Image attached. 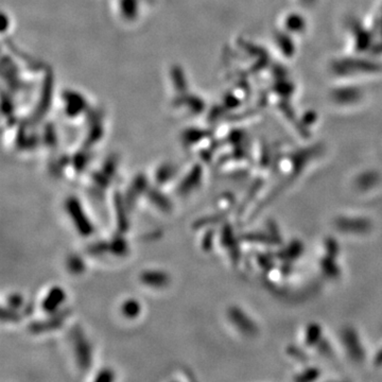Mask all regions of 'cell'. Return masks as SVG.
Segmentation results:
<instances>
[{"label": "cell", "mask_w": 382, "mask_h": 382, "mask_svg": "<svg viewBox=\"0 0 382 382\" xmlns=\"http://www.w3.org/2000/svg\"><path fill=\"white\" fill-rule=\"evenodd\" d=\"M288 353H289L292 357L296 358L297 360H299V361H306V360H307V358H306L305 354L302 353L301 351L297 350V348H295V347H290L289 350H288Z\"/></svg>", "instance_id": "4316f807"}, {"label": "cell", "mask_w": 382, "mask_h": 382, "mask_svg": "<svg viewBox=\"0 0 382 382\" xmlns=\"http://www.w3.org/2000/svg\"><path fill=\"white\" fill-rule=\"evenodd\" d=\"M320 376V370L318 368H308L304 373L295 377V380L301 381V382H308L318 379Z\"/></svg>", "instance_id": "44dd1931"}, {"label": "cell", "mask_w": 382, "mask_h": 382, "mask_svg": "<svg viewBox=\"0 0 382 382\" xmlns=\"http://www.w3.org/2000/svg\"><path fill=\"white\" fill-rule=\"evenodd\" d=\"M342 341L346 352L356 362H361L364 359L363 347L359 340L357 332L353 328H345L342 332Z\"/></svg>", "instance_id": "277c9868"}, {"label": "cell", "mask_w": 382, "mask_h": 382, "mask_svg": "<svg viewBox=\"0 0 382 382\" xmlns=\"http://www.w3.org/2000/svg\"><path fill=\"white\" fill-rule=\"evenodd\" d=\"M241 240L244 241H249V242H256V243H263V244H269V245H275L274 240L272 239L271 236H268L261 233H249L245 234L241 237Z\"/></svg>", "instance_id": "ac0fdd59"}, {"label": "cell", "mask_w": 382, "mask_h": 382, "mask_svg": "<svg viewBox=\"0 0 382 382\" xmlns=\"http://www.w3.org/2000/svg\"><path fill=\"white\" fill-rule=\"evenodd\" d=\"M260 189V187L259 186H255V187H252L251 188V194L252 195H256L257 193H258V190H259ZM252 199V197H249V198H246L245 200H244V202H243V206H245L246 205V203H248V202L250 201Z\"/></svg>", "instance_id": "f1b7e54d"}, {"label": "cell", "mask_w": 382, "mask_h": 382, "mask_svg": "<svg viewBox=\"0 0 382 382\" xmlns=\"http://www.w3.org/2000/svg\"><path fill=\"white\" fill-rule=\"evenodd\" d=\"M221 241H222V244L224 245V248H226V249L230 250V252L232 254L233 261H235V262L237 261L239 259V256H240L239 246H238V242L236 241L233 228H232L231 225H228V224L224 225V227L222 230Z\"/></svg>", "instance_id": "ba28073f"}, {"label": "cell", "mask_w": 382, "mask_h": 382, "mask_svg": "<svg viewBox=\"0 0 382 382\" xmlns=\"http://www.w3.org/2000/svg\"><path fill=\"white\" fill-rule=\"evenodd\" d=\"M140 283L149 288L154 289H162L169 285L170 277L164 271H159V270H147L143 271L140 276Z\"/></svg>", "instance_id": "5b68a950"}, {"label": "cell", "mask_w": 382, "mask_h": 382, "mask_svg": "<svg viewBox=\"0 0 382 382\" xmlns=\"http://www.w3.org/2000/svg\"><path fill=\"white\" fill-rule=\"evenodd\" d=\"M322 340V329L318 324L310 325L306 331V344L308 346L317 345Z\"/></svg>", "instance_id": "e0dca14e"}, {"label": "cell", "mask_w": 382, "mask_h": 382, "mask_svg": "<svg viewBox=\"0 0 382 382\" xmlns=\"http://www.w3.org/2000/svg\"><path fill=\"white\" fill-rule=\"evenodd\" d=\"M141 311V306L139 304V301L134 299V298H129L122 302L121 305V312L123 314V317H126L127 319H135L137 318Z\"/></svg>", "instance_id": "4fadbf2b"}, {"label": "cell", "mask_w": 382, "mask_h": 382, "mask_svg": "<svg viewBox=\"0 0 382 382\" xmlns=\"http://www.w3.org/2000/svg\"><path fill=\"white\" fill-rule=\"evenodd\" d=\"M200 181H201V174H200L199 169H194V171L185 177L184 181L177 188L178 193L183 196L190 194L191 191H194L197 188V186L200 184Z\"/></svg>", "instance_id": "7c38bea8"}, {"label": "cell", "mask_w": 382, "mask_h": 382, "mask_svg": "<svg viewBox=\"0 0 382 382\" xmlns=\"http://www.w3.org/2000/svg\"><path fill=\"white\" fill-rule=\"evenodd\" d=\"M71 341L73 353L79 367L82 370H87L92 364V347L87 341L83 331L74 327L71 333Z\"/></svg>", "instance_id": "7a4b0ae2"}, {"label": "cell", "mask_w": 382, "mask_h": 382, "mask_svg": "<svg viewBox=\"0 0 382 382\" xmlns=\"http://www.w3.org/2000/svg\"><path fill=\"white\" fill-rule=\"evenodd\" d=\"M335 226L339 231L346 233H366L372 227V224L365 219L356 218H340L335 221Z\"/></svg>", "instance_id": "52a82bcc"}, {"label": "cell", "mask_w": 382, "mask_h": 382, "mask_svg": "<svg viewBox=\"0 0 382 382\" xmlns=\"http://www.w3.org/2000/svg\"><path fill=\"white\" fill-rule=\"evenodd\" d=\"M65 299L66 294L64 290L61 287H53L42 301V309L48 314H53L59 310Z\"/></svg>", "instance_id": "8992f818"}, {"label": "cell", "mask_w": 382, "mask_h": 382, "mask_svg": "<svg viewBox=\"0 0 382 382\" xmlns=\"http://www.w3.org/2000/svg\"><path fill=\"white\" fill-rule=\"evenodd\" d=\"M282 272L284 275H289L292 272V265L291 262L285 261V263L282 265Z\"/></svg>", "instance_id": "83f0119b"}, {"label": "cell", "mask_w": 382, "mask_h": 382, "mask_svg": "<svg viewBox=\"0 0 382 382\" xmlns=\"http://www.w3.org/2000/svg\"><path fill=\"white\" fill-rule=\"evenodd\" d=\"M108 249L110 250V252L115 254L116 256H122L127 254L128 252V244L126 242V240L123 239L122 237H115L113 239V241H111L109 244H108Z\"/></svg>", "instance_id": "d6986e66"}, {"label": "cell", "mask_w": 382, "mask_h": 382, "mask_svg": "<svg viewBox=\"0 0 382 382\" xmlns=\"http://www.w3.org/2000/svg\"><path fill=\"white\" fill-rule=\"evenodd\" d=\"M127 203L126 201L123 200L120 194L116 193L115 194V210H116V215H117V222H118V226L120 228V232H126L127 228H129V221L127 219Z\"/></svg>", "instance_id": "30bf717a"}, {"label": "cell", "mask_w": 382, "mask_h": 382, "mask_svg": "<svg viewBox=\"0 0 382 382\" xmlns=\"http://www.w3.org/2000/svg\"><path fill=\"white\" fill-rule=\"evenodd\" d=\"M67 269H68L69 273L73 275H80L85 271V264L82 260L81 257L71 255L67 259Z\"/></svg>", "instance_id": "2e32d148"}, {"label": "cell", "mask_w": 382, "mask_h": 382, "mask_svg": "<svg viewBox=\"0 0 382 382\" xmlns=\"http://www.w3.org/2000/svg\"><path fill=\"white\" fill-rule=\"evenodd\" d=\"M114 379H115V374L113 373V370L107 369V368L100 370L97 377L95 378L96 381H113Z\"/></svg>", "instance_id": "d4e9b609"}, {"label": "cell", "mask_w": 382, "mask_h": 382, "mask_svg": "<svg viewBox=\"0 0 382 382\" xmlns=\"http://www.w3.org/2000/svg\"><path fill=\"white\" fill-rule=\"evenodd\" d=\"M376 364H378V365L382 364V350L378 353V355L376 357Z\"/></svg>", "instance_id": "f546056e"}, {"label": "cell", "mask_w": 382, "mask_h": 382, "mask_svg": "<svg viewBox=\"0 0 382 382\" xmlns=\"http://www.w3.org/2000/svg\"><path fill=\"white\" fill-rule=\"evenodd\" d=\"M148 197L150 199V201L152 202V203L163 211H169L171 210V202L168 200V198L162 194L161 191L156 190V189H152L150 190L148 193Z\"/></svg>", "instance_id": "5bb4252c"}, {"label": "cell", "mask_w": 382, "mask_h": 382, "mask_svg": "<svg viewBox=\"0 0 382 382\" xmlns=\"http://www.w3.org/2000/svg\"><path fill=\"white\" fill-rule=\"evenodd\" d=\"M213 231H209L205 234L204 238H203V242H202V246H203V249L206 250V251H209L211 249V245H212V241H213Z\"/></svg>", "instance_id": "484cf974"}, {"label": "cell", "mask_w": 382, "mask_h": 382, "mask_svg": "<svg viewBox=\"0 0 382 382\" xmlns=\"http://www.w3.org/2000/svg\"><path fill=\"white\" fill-rule=\"evenodd\" d=\"M325 248H326V253H327V256H330L332 258H335L340 251L338 242H336L334 239L326 240Z\"/></svg>", "instance_id": "7402d4cb"}, {"label": "cell", "mask_w": 382, "mask_h": 382, "mask_svg": "<svg viewBox=\"0 0 382 382\" xmlns=\"http://www.w3.org/2000/svg\"><path fill=\"white\" fill-rule=\"evenodd\" d=\"M228 319L232 324L237 328L241 333L245 335L253 336L258 332L256 324L246 316V314L237 307H232L228 309Z\"/></svg>", "instance_id": "3957f363"}, {"label": "cell", "mask_w": 382, "mask_h": 382, "mask_svg": "<svg viewBox=\"0 0 382 382\" xmlns=\"http://www.w3.org/2000/svg\"><path fill=\"white\" fill-rule=\"evenodd\" d=\"M268 230H269V233H270V236H271L272 239L274 240V243L275 245L277 244H280L283 242L282 240V235L279 234V231L276 226V224L273 222V221H270L268 223Z\"/></svg>", "instance_id": "603a6c76"}, {"label": "cell", "mask_w": 382, "mask_h": 382, "mask_svg": "<svg viewBox=\"0 0 382 382\" xmlns=\"http://www.w3.org/2000/svg\"><path fill=\"white\" fill-rule=\"evenodd\" d=\"M63 319L62 317H52L46 321H42V322H36L34 324H32L30 326V330L32 332H45L47 330H53L55 328H59L62 326Z\"/></svg>", "instance_id": "8fae6325"}, {"label": "cell", "mask_w": 382, "mask_h": 382, "mask_svg": "<svg viewBox=\"0 0 382 382\" xmlns=\"http://www.w3.org/2000/svg\"><path fill=\"white\" fill-rule=\"evenodd\" d=\"M65 209L69 216L75 231L84 237L91 236L95 230L91 220L85 213L81 202L75 197H69L65 202Z\"/></svg>", "instance_id": "6da1fadb"}, {"label": "cell", "mask_w": 382, "mask_h": 382, "mask_svg": "<svg viewBox=\"0 0 382 382\" xmlns=\"http://www.w3.org/2000/svg\"><path fill=\"white\" fill-rule=\"evenodd\" d=\"M257 261L258 264L260 265L261 269H263L264 271H271V270L274 268V262L271 257H269L268 254H262V253H258L257 254Z\"/></svg>", "instance_id": "ffe728a7"}, {"label": "cell", "mask_w": 382, "mask_h": 382, "mask_svg": "<svg viewBox=\"0 0 382 382\" xmlns=\"http://www.w3.org/2000/svg\"><path fill=\"white\" fill-rule=\"evenodd\" d=\"M321 268L324 273L330 278H338L340 276V269L334 263V258L327 256L321 260Z\"/></svg>", "instance_id": "9a60e30c"}, {"label": "cell", "mask_w": 382, "mask_h": 382, "mask_svg": "<svg viewBox=\"0 0 382 382\" xmlns=\"http://www.w3.org/2000/svg\"><path fill=\"white\" fill-rule=\"evenodd\" d=\"M8 304L9 307L12 309H18L24 304V298L18 293H13L8 296Z\"/></svg>", "instance_id": "cb8c5ba5"}, {"label": "cell", "mask_w": 382, "mask_h": 382, "mask_svg": "<svg viewBox=\"0 0 382 382\" xmlns=\"http://www.w3.org/2000/svg\"><path fill=\"white\" fill-rule=\"evenodd\" d=\"M304 252V244L298 240L292 241L286 249L276 253V257L283 261H293Z\"/></svg>", "instance_id": "9c48e42d"}]
</instances>
